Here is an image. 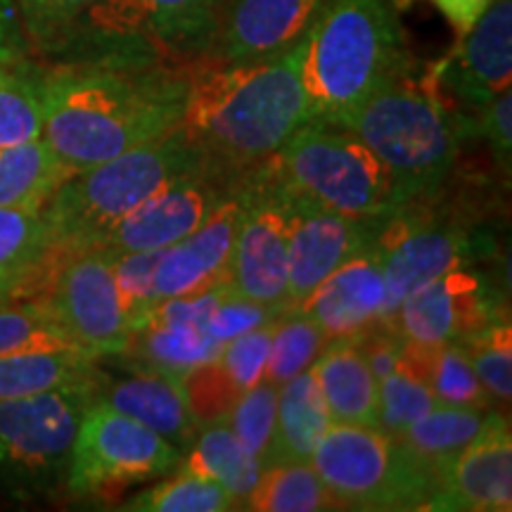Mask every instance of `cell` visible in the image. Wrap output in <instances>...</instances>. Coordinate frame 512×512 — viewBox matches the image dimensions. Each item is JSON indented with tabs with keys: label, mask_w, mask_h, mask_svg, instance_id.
Here are the masks:
<instances>
[{
	"label": "cell",
	"mask_w": 512,
	"mask_h": 512,
	"mask_svg": "<svg viewBox=\"0 0 512 512\" xmlns=\"http://www.w3.org/2000/svg\"><path fill=\"white\" fill-rule=\"evenodd\" d=\"M190 74L152 62H83L43 72L41 138L72 174L181 126Z\"/></svg>",
	"instance_id": "6da1fadb"
},
{
	"label": "cell",
	"mask_w": 512,
	"mask_h": 512,
	"mask_svg": "<svg viewBox=\"0 0 512 512\" xmlns=\"http://www.w3.org/2000/svg\"><path fill=\"white\" fill-rule=\"evenodd\" d=\"M306 121L299 38L280 53L190 74L181 128L211 171L240 183L271 162Z\"/></svg>",
	"instance_id": "7a4b0ae2"
},
{
	"label": "cell",
	"mask_w": 512,
	"mask_h": 512,
	"mask_svg": "<svg viewBox=\"0 0 512 512\" xmlns=\"http://www.w3.org/2000/svg\"><path fill=\"white\" fill-rule=\"evenodd\" d=\"M408 62L392 0H330L302 36L311 119L347 117Z\"/></svg>",
	"instance_id": "3957f363"
},
{
	"label": "cell",
	"mask_w": 512,
	"mask_h": 512,
	"mask_svg": "<svg viewBox=\"0 0 512 512\" xmlns=\"http://www.w3.org/2000/svg\"><path fill=\"white\" fill-rule=\"evenodd\" d=\"M335 124L354 133L387 166L396 207L432 195L458 152V119L446 107L437 76L415 74L411 62Z\"/></svg>",
	"instance_id": "277c9868"
},
{
	"label": "cell",
	"mask_w": 512,
	"mask_h": 512,
	"mask_svg": "<svg viewBox=\"0 0 512 512\" xmlns=\"http://www.w3.org/2000/svg\"><path fill=\"white\" fill-rule=\"evenodd\" d=\"M197 171L211 169L181 126L152 143L76 171L41 209L50 242L57 249L100 247L110 230L152 192Z\"/></svg>",
	"instance_id": "5b68a950"
},
{
	"label": "cell",
	"mask_w": 512,
	"mask_h": 512,
	"mask_svg": "<svg viewBox=\"0 0 512 512\" xmlns=\"http://www.w3.org/2000/svg\"><path fill=\"white\" fill-rule=\"evenodd\" d=\"M294 195L356 221H380L396 209L387 166L344 126L311 119L271 159Z\"/></svg>",
	"instance_id": "8992f818"
},
{
	"label": "cell",
	"mask_w": 512,
	"mask_h": 512,
	"mask_svg": "<svg viewBox=\"0 0 512 512\" xmlns=\"http://www.w3.org/2000/svg\"><path fill=\"white\" fill-rule=\"evenodd\" d=\"M311 465L335 498L351 510H427L437 479L399 441L368 425L330 422Z\"/></svg>",
	"instance_id": "52a82bcc"
},
{
	"label": "cell",
	"mask_w": 512,
	"mask_h": 512,
	"mask_svg": "<svg viewBox=\"0 0 512 512\" xmlns=\"http://www.w3.org/2000/svg\"><path fill=\"white\" fill-rule=\"evenodd\" d=\"M95 387L0 399V491L15 501L48 498L67 486L69 460Z\"/></svg>",
	"instance_id": "ba28073f"
},
{
	"label": "cell",
	"mask_w": 512,
	"mask_h": 512,
	"mask_svg": "<svg viewBox=\"0 0 512 512\" xmlns=\"http://www.w3.org/2000/svg\"><path fill=\"white\" fill-rule=\"evenodd\" d=\"M36 299L48 304L57 323L83 354L95 361L124 356L131 342L114 280L112 256L98 247L50 249L38 275Z\"/></svg>",
	"instance_id": "9c48e42d"
},
{
	"label": "cell",
	"mask_w": 512,
	"mask_h": 512,
	"mask_svg": "<svg viewBox=\"0 0 512 512\" xmlns=\"http://www.w3.org/2000/svg\"><path fill=\"white\" fill-rule=\"evenodd\" d=\"M178 460L181 453L169 439L93 399L76 432L64 489L79 498H110L166 475Z\"/></svg>",
	"instance_id": "30bf717a"
},
{
	"label": "cell",
	"mask_w": 512,
	"mask_h": 512,
	"mask_svg": "<svg viewBox=\"0 0 512 512\" xmlns=\"http://www.w3.org/2000/svg\"><path fill=\"white\" fill-rule=\"evenodd\" d=\"M226 0H98L76 34L107 48L105 62H145L147 53L207 50Z\"/></svg>",
	"instance_id": "8fae6325"
},
{
	"label": "cell",
	"mask_w": 512,
	"mask_h": 512,
	"mask_svg": "<svg viewBox=\"0 0 512 512\" xmlns=\"http://www.w3.org/2000/svg\"><path fill=\"white\" fill-rule=\"evenodd\" d=\"M242 214L230 254L228 285L249 302L275 313L287 309L292 192L273 174L271 162L240 181Z\"/></svg>",
	"instance_id": "7c38bea8"
},
{
	"label": "cell",
	"mask_w": 512,
	"mask_h": 512,
	"mask_svg": "<svg viewBox=\"0 0 512 512\" xmlns=\"http://www.w3.org/2000/svg\"><path fill=\"white\" fill-rule=\"evenodd\" d=\"M370 245L387 283L384 323L394 318L399 304L413 290L470 261V238L465 230L439 223L427 211H413L411 204L396 207L377 221Z\"/></svg>",
	"instance_id": "4fadbf2b"
},
{
	"label": "cell",
	"mask_w": 512,
	"mask_h": 512,
	"mask_svg": "<svg viewBox=\"0 0 512 512\" xmlns=\"http://www.w3.org/2000/svg\"><path fill=\"white\" fill-rule=\"evenodd\" d=\"M235 188L238 183L214 171L178 176L121 219L98 249L121 256L176 245L195 233Z\"/></svg>",
	"instance_id": "5bb4252c"
},
{
	"label": "cell",
	"mask_w": 512,
	"mask_h": 512,
	"mask_svg": "<svg viewBox=\"0 0 512 512\" xmlns=\"http://www.w3.org/2000/svg\"><path fill=\"white\" fill-rule=\"evenodd\" d=\"M498 313L496 299L482 275L465 266L437 275L420 285L399 304L389 325L420 347L463 342L494 320Z\"/></svg>",
	"instance_id": "9a60e30c"
},
{
	"label": "cell",
	"mask_w": 512,
	"mask_h": 512,
	"mask_svg": "<svg viewBox=\"0 0 512 512\" xmlns=\"http://www.w3.org/2000/svg\"><path fill=\"white\" fill-rule=\"evenodd\" d=\"M510 508V422L498 411H491L482 432L444 467L427 510L508 512Z\"/></svg>",
	"instance_id": "2e32d148"
},
{
	"label": "cell",
	"mask_w": 512,
	"mask_h": 512,
	"mask_svg": "<svg viewBox=\"0 0 512 512\" xmlns=\"http://www.w3.org/2000/svg\"><path fill=\"white\" fill-rule=\"evenodd\" d=\"M292 204L294 228L290 238L287 309L297 311L337 266H342L361 249L370 247L377 221L349 219L294 192Z\"/></svg>",
	"instance_id": "e0dca14e"
},
{
	"label": "cell",
	"mask_w": 512,
	"mask_h": 512,
	"mask_svg": "<svg viewBox=\"0 0 512 512\" xmlns=\"http://www.w3.org/2000/svg\"><path fill=\"white\" fill-rule=\"evenodd\" d=\"M441 91L470 110L482 107L512 81V0H491L475 27L434 67Z\"/></svg>",
	"instance_id": "ac0fdd59"
},
{
	"label": "cell",
	"mask_w": 512,
	"mask_h": 512,
	"mask_svg": "<svg viewBox=\"0 0 512 512\" xmlns=\"http://www.w3.org/2000/svg\"><path fill=\"white\" fill-rule=\"evenodd\" d=\"M240 214L242 197L238 183L233 195H228L195 233L162 249L152 280L157 304L228 285L230 254Z\"/></svg>",
	"instance_id": "d6986e66"
},
{
	"label": "cell",
	"mask_w": 512,
	"mask_h": 512,
	"mask_svg": "<svg viewBox=\"0 0 512 512\" xmlns=\"http://www.w3.org/2000/svg\"><path fill=\"white\" fill-rule=\"evenodd\" d=\"M330 0H226L209 48L214 62H245L290 48Z\"/></svg>",
	"instance_id": "ffe728a7"
},
{
	"label": "cell",
	"mask_w": 512,
	"mask_h": 512,
	"mask_svg": "<svg viewBox=\"0 0 512 512\" xmlns=\"http://www.w3.org/2000/svg\"><path fill=\"white\" fill-rule=\"evenodd\" d=\"M311 318L325 337H356L387 313V283L373 245L337 266L297 309Z\"/></svg>",
	"instance_id": "44dd1931"
},
{
	"label": "cell",
	"mask_w": 512,
	"mask_h": 512,
	"mask_svg": "<svg viewBox=\"0 0 512 512\" xmlns=\"http://www.w3.org/2000/svg\"><path fill=\"white\" fill-rule=\"evenodd\" d=\"M95 401L126 418H133L171 441L174 446H190L197 432L181 377L140 370V373L110 382L102 377L93 394Z\"/></svg>",
	"instance_id": "7402d4cb"
},
{
	"label": "cell",
	"mask_w": 512,
	"mask_h": 512,
	"mask_svg": "<svg viewBox=\"0 0 512 512\" xmlns=\"http://www.w3.org/2000/svg\"><path fill=\"white\" fill-rule=\"evenodd\" d=\"M311 370L332 422L377 427V380L354 337L328 339Z\"/></svg>",
	"instance_id": "603a6c76"
},
{
	"label": "cell",
	"mask_w": 512,
	"mask_h": 512,
	"mask_svg": "<svg viewBox=\"0 0 512 512\" xmlns=\"http://www.w3.org/2000/svg\"><path fill=\"white\" fill-rule=\"evenodd\" d=\"M330 422L328 406H325L311 368L280 384L273 465L311 463L313 451H316L318 441L330 427Z\"/></svg>",
	"instance_id": "cb8c5ba5"
},
{
	"label": "cell",
	"mask_w": 512,
	"mask_h": 512,
	"mask_svg": "<svg viewBox=\"0 0 512 512\" xmlns=\"http://www.w3.org/2000/svg\"><path fill=\"white\" fill-rule=\"evenodd\" d=\"M102 380L95 358L79 349L22 351L0 356V399H15L53 389L98 387Z\"/></svg>",
	"instance_id": "d4e9b609"
},
{
	"label": "cell",
	"mask_w": 512,
	"mask_h": 512,
	"mask_svg": "<svg viewBox=\"0 0 512 512\" xmlns=\"http://www.w3.org/2000/svg\"><path fill=\"white\" fill-rule=\"evenodd\" d=\"M183 467L221 484L240 510L245 508L247 496L252 494L254 484L259 482L261 470H264L259 460L240 444L226 420L197 427Z\"/></svg>",
	"instance_id": "484cf974"
},
{
	"label": "cell",
	"mask_w": 512,
	"mask_h": 512,
	"mask_svg": "<svg viewBox=\"0 0 512 512\" xmlns=\"http://www.w3.org/2000/svg\"><path fill=\"white\" fill-rule=\"evenodd\" d=\"M491 411L494 408H460L437 403L430 413L415 420L396 441L422 467L432 472L439 486V477L444 467L482 432Z\"/></svg>",
	"instance_id": "4316f807"
},
{
	"label": "cell",
	"mask_w": 512,
	"mask_h": 512,
	"mask_svg": "<svg viewBox=\"0 0 512 512\" xmlns=\"http://www.w3.org/2000/svg\"><path fill=\"white\" fill-rule=\"evenodd\" d=\"M221 349V344L200 328L150 318L133 332L124 354L136 356L143 370H157L183 380L185 373L216 358Z\"/></svg>",
	"instance_id": "83f0119b"
},
{
	"label": "cell",
	"mask_w": 512,
	"mask_h": 512,
	"mask_svg": "<svg viewBox=\"0 0 512 512\" xmlns=\"http://www.w3.org/2000/svg\"><path fill=\"white\" fill-rule=\"evenodd\" d=\"M69 176L43 138L0 147V207L43 209Z\"/></svg>",
	"instance_id": "f1b7e54d"
},
{
	"label": "cell",
	"mask_w": 512,
	"mask_h": 512,
	"mask_svg": "<svg viewBox=\"0 0 512 512\" xmlns=\"http://www.w3.org/2000/svg\"><path fill=\"white\" fill-rule=\"evenodd\" d=\"M242 510L320 512L339 508L311 463H278L261 470Z\"/></svg>",
	"instance_id": "f546056e"
},
{
	"label": "cell",
	"mask_w": 512,
	"mask_h": 512,
	"mask_svg": "<svg viewBox=\"0 0 512 512\" xmlns=\"http://www.w3.org/2000/svg\"><path fill=\"white\" fill-rule=\"evenodd\" d=\"M43 72L27 60L0 64V147L41 138Z\"/></svg>",
	"instance_id": "4dcf8cb0"
},
{
	"label": "cell",
	"mask_w": 512,
	"mask_h": 512,
	"mask_svg": "<svg viewBox=\"0 0 512 512\" xmlns=\"http://www.w3.org/2000/svg\"><path fill=\"white\" fill-rule=\"evenodd\" d=\"M48 349H76V344L62 330L46 302L19 299L0 306V356Z\"/></svg>",
	"instance_id": "1f68e13d"
},
{
	"label": "cell",
	"mask_w": 512,
	"mask_h": 512,
	"mask_svg": "<svg viewBox=\"0 0 512 512\" xmlns=\"http://www.w3.org/2000/svg\"><path fill=\"white\" fill-rule=\"evenodd\" d=\"M328 337L299 311H285L275 318L271 351H268L264 380L280 387L302 370L311 368Z\"/></svg>",
	"instance_id": "d6a6232c"
},
{
	"label": "cell",
	"mask_w": 512,
	"mask_h": 512,
	"mask_svg": "<svg viewBox=\"0 0 512 512\" xmlns=\"http://www.w3.org/2000/svg\"><path fill=\"white\" fill-rule=\"evenodd\" d=\"M235 508L238 505L221 484L185 467L176 477L152 486L124 505V510L136 512H226Z\"/></svg>",
	"instance_id": "836d02e7"
},
{
	"label": "cell",
	"mask_w": 512,
	"mask_h": 512,
	"mask_svg": "<svg viewBox=\"0 0 512 512\" xmlns=\"http://www.w3.org/2000/svg\"><path fill=\"white\" fill-rule=\"evenodd\" d=\"M53 242L41 209L0 207V271L34 273Z\"/></svg>",
	"instance_id": "e575fe53"
},
{
	"label": "cell",
	"mask_w": 512,
	"mask_h": 512,
	"mask_svg": "<svg viewBox=\"0 0 512 512\" xmlns=\"http://www.w3.org/2000/svg\"><path fill=\"white\" fill-rule=\"evenodd\" d=\"M437 406L432 389L399 358L392 375L377 382V430L399 439L415 420Z\"/></svg>",
	"instance_id": "d590c367"
},
{
	"label": "cell",
	"mask_w": 512,
	"mask_h": 512,
	"mask_svg": "<svg viewBox=\"0 0 512 512\" xmlns=\"http://www.w3.org/2000/svg\"><path fill=\"white\" fill-rule=\"evenodd\" d=\"M427 387L441 406L460 408H491L496 406L479 382V377L467 358L463 344H441L432 349L427 366Z\"/></svg>",
	"instance_id": "8d00e7d4"
},
{
	"label": "cell",
	"mask_w": 512,
	"mask_h": 512,
	"mask_svg": "<svg viewBox=\"0 0 512 512\" xmlns=\"http://www.w3.org/2000/svg\"><path fill=\"white\" fill-rule=\"evenodd\" d=\"M460 344L491 401L496 406H508L512 396V330L508 320L498 318Z\"/></svg>",
	"instance_id": "74e56055"
},
{
	"label": "cell",
	"mask_w": 512,
	"mask_h": 512,
	"mask_svg": "<svg viewBox=\"0 0 512 512\" xmlns=\"http://www.w3.org/2000/svg\"><path fill=\"white\" fill-rule=\"evenodd\" d=\"M275 415H278V387L261 380L240 396L226 418L230 430L259 460L261 467L273 465Z\"/></svg>",
	"instance_id": "f35d334b"
},
{
	"label": "cell",
	"mask_w": 512,
	"mask_h": 512,
	"mask_svg": "<svg viewBox=\"0 0 512 512\" xmlns=\"http://www.w3.org/2000/svg\"><path fill=\"white\" fill-rule=\"evenodd\" d=\"M98 0H15L29 46L64 48L76 27Z\"/></svg>",
	"instance_id": "ab89813d"
},
{
	"label": "cell",
	"mask_w": 512,
	"mask_h": 512,
	"mask_svg": "<svg viewBox=\"0 0 512 512\" xmlns=\"http://www.w3.org/2000/svg\"><path fill=\"white\" fill-rule=\"evenodd\" d=\"M181 382L185 401H188L190 415L197 422V427L207 425V422L226 420L240 396L245 394L228 370L223 368L219 358H211V361L195 366L190 373L183 375Z\"/></svg>",
	"instance_id": "60d3db41"
},
{
	"label": "cell",
	"mask_w": 512,
	"mask_h": 512,
	"mask_svg": "<svg viewBox=\"0 0 512 512\" xmlns=\"http://www.w3.org/2000/svg\"><path fill=\"white\" fill-rule=\"evenodd\" d=\"M159 254H162V249L112 256L114 280H117L126 320L131 325V335L138 328H143L157 306L155 292H152V280H155Z\"/></svg>",
	"instance_id": "b9f144b4"
},
{
	"label": "cell",
	"mask_w": 512,
	"mask_h": 512,
	"mask_svg": "<svg viewBox=\"0 0 512 512\" xmlns=\"http://www.w3.org/2000/svg\"><path fill=\"white\" fill-rule=\"evenodd\" d=\"M273 328H275V318L268 320L264 325H259V328L233 337L230 342L223 344L219 356H216L223 363V368L228 370L230 377L238 382L242 392H247V389H252L254 384L264 380L268 351H271Z\"/></svg>",
	"instance_id": "7bdbcfd3"
},
{
	"label": "cell",
	"mask_w": 512,
	"mask_h": 512,
	"mask_svg": "<svg viewBox=\"0 0 512 512\" xmlns=\"http://www.w3.org/2000/svg\"><path fill=\"white\" fill-rule=\"evenodd\" d=\"M278 316L280 313L266 309V306L261 304L249 302V299L240 297L233 287L226 285L223 287L219 302H216L214 311H211V316L207 320V332L209 337H214L223 347V344L230 342L233 337L259 328V325H264L268 320Z\"/></svg>",
	"instance_id": "ee69618b"
},
{
	"label": "cell",
	"mask_w": 512,
	"mask_h": 512,
	"mask_svg": "<svg viewBox=\"0 0 512 512\" xmlns=\"http://www.w3.org/2000/svg\"><path fill=\"white\" fill-rule=\"evenodd\" d=\"M479 112V131L491 152H494L496 162L510 171V152H512V93H498L491 98Z\"/></svg>",
	"instance_id": "f6af8a7d"
},
{
	"label": "cell",
	"mask_w": 512,
	"mask_h": 512,
	"mask_svg": "<svg viewBox=\"0 0 512 512\" xmlns=\"http://www.w3.org/2000/svg\"><path fill=\"white\" fill-rule=\"evenodd\" d=\"M29 41L15 0H0V64L27 60Z\"/></svg>",
	"instance_id": "bcb514c9"
},
{
	"label": "cell",
	"mask_w": 512,
	"mask_h": 512,
	"mask_svg": "<svg viewBox=\"0 0 512 512\" xmlns=\"http://www.w3.org/2000/svg\"><path fill=\"white\" fill-rule=\"evenodd\" d=\"M430 3L448 19V24L458 31V36H463L475 27V22L484 15L491 0H430Z\"/></svg>",
	"instance_id": "7dc6e473"
},
{
	"label": "cell",
	"mask_w": 512,
	"mask_h": 512,
	"mask_svg": "<svg viewBox=\"0 0 512 512\" xmlns=\"http://www.w3.org/2000/svg\"><path fill=\"white\" fill-rule=\"evenodd\" d=\"M31 275L34 273L0 271V306L19 302V299H27Z\"/></svg>",
	"instance_id": "c3c4849f"
}]
</instances>
